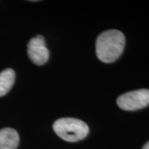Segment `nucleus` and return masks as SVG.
<instances>
[{
  "instance_id": "423d86ee",
  "label": "nucleus",
  "mask_w": 149,
  "mask_h": 149,
  "mask_svg": "<svg viewBox=\"0 0 149 149\" xmlns=\"http://www.w3.org/2000/svg\"><path fill=\"white\" fill-rule=\"evenodd\" d=\"M15 81V72L13 69H5L0 73V97L8 94Z\"/></svg>"
},
{
  "instance_id": "39448f33",
  "label": "nucleus",
  "mask_w": 149,
  "mask_h": 149,
  "mask_svg": "<svg viewBox=\"0 0 149 149\" xmlns=\"http://www.w3.org/2000/svg\"><path fill=\"white\" fill-rule=\"evenodd\" d=\"M19 143V135L15 129H0V149H16Z\"/></svg>"
},
{
  "instance_id": "f257e3e1",
  "label": "nucleus",
  "mask_w": 149,
  "mask_h": 149,
  "mask_svg": "<svg viewBox=\"0 0 149 149\" xmlns=\"http://www.w3.org/2000/svg\"><path fill=\"white\" fill-rule=\"evenodd\" d=\"M125 37L118 30H107L99 35L96 40V55L104 63L117 60L124 49Z\"/></svg>"
},
{
  "instance_id": "0eeeda50",
  "label": "nucleus",
  "mask_w": 149,
  "mask_h": 149,
  "mask_svg": "<svg viewBox=\"0 0 149 149\" xmlns=\"http://www.w3.org/2000/svg\"><path fill=\"white\" fill-rule=\"evenodd\" d=\"M143 149H149V141L145 143V145L143 147Z\"/></svg>"
},
{
  "instance_id": "f03ea898",
  "label": "nucleus",
  "mask_w": 149,
  "mask_h": 149,
  "mask_svg": "<svg viewBox=\"0 0 149 149\" xmlns=\"http://www.w3.org/2000/svg\"><path fill=\"white\" fill-rule=\"evenodd\" d=\"M53 130L61 139L74 143L84 139L89 133L85 122L74 118H61L53 123Z\"/></svg>"
},
{
  "instance_id": "20e7f679",
  "label": "nucleus",
  "mask_w": 149,
  "mask_h": 149,
  "mask_svg": "<svg viewBox=\"0 0 149 149\" xmlns=\"http://www.w3.org/2000/svg\"><path fill=\"white\" fill-rule=\"evenodd\" d=\"M27 55L30 60L37 65H44L49 59V51L42 36L32 37L27 43Z\"/></svg>"
},
{
  "instance_id": "7ed1b4c3",
  "label": "nucleus",
  "mask_w": 149,
  "mask_h": 149,
  "mask_svg": "<svg viewBox=\"0 0 149 149\" xmlns=\"http://www.w3.org/2000/svg\"><path fill=\"white\" fill-rule=\"evenodd\" d=\"M118 107L127 111L143 109L149 104V90L142 89L125 93L118 98Z\"/></svg>"
}]
</instances>
